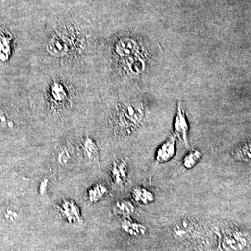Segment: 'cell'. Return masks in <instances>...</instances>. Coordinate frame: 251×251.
Segmentation results:
<instances>
[{
  "instance_id": "cell-5",
  "label": "cell",
  "mask_w": 251,
  "mask_h": 251,
  "mask_svg": "<svg viewBox=\"0 0 251 251\" xmlns=\"http://www.w3.org/2000/svg\"><path fill=\"white\" fill-rule=\"evenodd\" d=\"M133 196L137 202L142 204H150L155 201L154 194L148 188L137 187L133 189Z\"/></svg>"
},
{
  "instance_id": "cell-11",
  "label": "cell",
  "mask_w": 251,
  "mask_h": 251,
  "mask_svg": "<svg viewBox=\"0 0 251 251\" xmlns=\"http://www.w3.org/2000/svg\"><path fill=\"white\" fill-rule=\"evenodd\" d=\"M9 44V37L4 34H0V59L1 60H6L8 58Z\"/></svg>"
},
{
  "instance_id": "cell-4",
  "label": "cell",
  "mask_w": 251,
  "mask_h": 251,
  "mask_svg": "<svg viewBox=\"0 0 251 251\" xmlns=\"http://www.w3.org/2000/svg\"><path fill=\"white\" fill-rule=\"evenodd\" d=\"M176 137L172 135L157 149L156 161L158 163H166L173 159L176 153Z\"/></svg>"
},
{
  "instance_id": "cell-7",
  "label": "cell",
  "mask_w": 251,
  "mask_h": 251,
  "mask_svg": "<svg viewBox=\"0 0 251 251\" xmlns=\"http://www.w3.org/2000/svg\"><path fill=\"white\" fill-rule=\"evenodd\" d=\"M137 50L135 41L130 39L120 41L117 45V51L122 56H129L134 54Z\"/></svg>"
},
{
  "instance_id": "cell-13",
  "label": "cell",
  "mask_w": 251,
  "mask_h": 251,
  "mask_svg": "<svg viewBox=\"0 0 251 251\" xmlns=\"http://www.w3.org/2000/svg\"><path fill=\"white\" fill-rule=\"evenodd\" d=\"M144 68V63L140 59H135L131 64H130V69L132 72L138 73L141 72Z\"/></svg>"
},
{
  "instance_id": "cell-12",
  "label": "cell",
  "mask_w": 251,
  "mask_h": 251,
  "mask_svg": "<svg viewBox=\"0 0 251 251\" xmlns=\"http://www.w3.org/2000/svg\"><path fill=\"white\" fill-rule=\"evenodd\" d=\"M115 210L117 214H130L134 211V207L132 205L131 203L124 201L117 204Z\"/></svg>"
},
{
  "instance_id": "cell-3",
  "label": "cell",
  "mask_w": 251,
  "mask_h": 251,
  "mask_svg": "<svg viewBox=\"0 0 251 251\" xmlns=\"http://www.w3.org/2000/svg\"><path fill=\"white\" fill-rule=\"evenodd\" d=\"M247 245L244 234L239 231H228L224 234L221 247L225 251H241Z\"/></svg>"
},
{
  "instance_id": "cell-10",
  "label": "cell",
  "mask_w": 251,
  "mask_h": 251,
  "mask_svg": "<svg viewBox=\"0 0 251 251\" xmlns=\"http://www.w3.org/2000/svg\"><path fill=\"white\" fill-rule=\"evenodd\" d=\"M64 48H65L64 47V44L62 40L55 39L50 43L49 46H48V50L51 54H62L65 51Z\"/></svg>"
},
{
  "instance_id": "cell-9",
  "label": "cell",
  "mask_w": 251,
  "mask_h": 251,
  "mask_svg": "<svg viewBox=\"0 0 251 251\" xmlns=\"http://www.w3.org/2000/svg\"><path fill=\"white\" fill-rule=\"evenodd\" d=\"M126 166L125 163H120L115 164L113 169V176L115 182L118 184H123L126 178Z\"/></svg>"
},
{
  "instance_id": "cell-1",
  "label": "cell",
  "mask_w": 251,
  "mask_h": 251,
  "mask_svg": "<svg viewBox=\"0 0 251 251\" xmlns=\"http://www.w3.org/2000/svg\"><path fill=\"white\" fill-rule=\"evenodd\" d=\"M143 117V110L138 105H130L126 106L120 115V125L122 129L129 132L139 125Z\"/></svg>"
},
{
  "instance_id": "cell-2",
  "label": "cell",
  "mask_w": 251,
  "mask_h": 251,
  "mask_svg": "<svg viewBox=\"0 0 251 251\" xmlns=\"http://www.w3.org/2000/svg\"><path fill=\"white\" fill-rule=\"evenodd\" d=\"M189 130L187 117L185 112L184 107L181 102H178L177 110L174 122V131L173 135L178 139L181 140L186 148L189 149L188 140V133Z\"/></svg>"
},
{
  "instance_id": "cell-8",
  "label": "cell",
  "mask_w": 251,
  "mask_h": 251,
  "mask_svg": "<svg viewBox=\"0 0 251 251\" xmlns=\"http://www.w3.org/2000/svg\"><path fill=\"white\" fill-rule=\"evenodd\" d=\"M233 156L239 161L251 164V143H246L234 151Z\"/></svg>"
},
{
  "instance_id": "cell-6",
  "label": "cell",
  "mask_w": 251,
  "mask_h": 251,
  "mask_svg": "<svg viewBox=\"0 0 251 251\" xmlns=\"http://www.w3.org/2000/svg\"><path fill=\"white\" fill-rule=\"evenodd\" d=\"M202 151L200 150H191L183 159L182 168L186 171L192 169L202 159Z\"/></svg>"
}]
</instances>
